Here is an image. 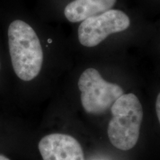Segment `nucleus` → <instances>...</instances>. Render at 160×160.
Wrapping results in <instances>:
<instances>
[{
  "instance_id": "8",
  "label": "nucleus",
  "mask_w": 160,
  "mask_h": 160,
  "mask_svg": "<svg viewBox=\"0 0 160 160\" xmlns=\"http://www.w3.org/2000/svg\"><path fill=\"white\" fill-rule=\"evenodd\" d=\"M0 160H11V159H9L8 158L5 157V156L0 154Z\"/></svg>"
},
{
  "instance_id": "2",
  "label": "nucleus",
  "mask_w": 160,
  "mask_h": 160,
  "mask_svg": "<svg viewBox=\"0 0 160 160\" xmlns=\"http://www.w3.org/2000/svg\"><path fill=\"white\" fill-rule=\"evenodd\" d=\"M108 127L110 142L117 148L128 151L137 145L143 119L141 102L133 93L122 94L111 107Z\"/></svg>"
},
{
  "instance_id": "7",
  "label": "nucleus",
  "mask_w": 160,
  "mask_h": 160,
  "mask_svg": "<svg viewBox=\"0 0 160 160\" xmlns=\"http://www.w3.org/2000/svg\"><path fill=\"white\" fill-rule=\"evenodd\" d=\"M156 111H157V115L160 123V93L158 95L156 101Z\"/></svg>"
},
{
  "instance_id": "5",
  "label": "nucleus",
  "mask_w": 160,
  "mask_h": 160,
  "mask_svg": "<svg viewBox=\"0 0 160 160\" xmlns=\"http://www.w3.org/2000/svg\"><path fill=\"white\" fill-rule=\"evenodd\" d=\"M38 147L43 160H85L81 145L70 135H47L40 140Z\"/></svg>"
},
{
  "instance_id": "3",
  "label": "nucleus",
  "mask_w": 160,
  "mask_h": 160,
  "mask_svg": "<svg viewBox=\"0 0 160 160\" xmlns=\"http://www.w3.org/2000/svg\"><path fill=\"white\" fill-rule=\"evenodd\" d=\"M78 87L83 108L91 114L105 113L124 94L119 85L105 81L94 68L83 71L78 81Z\"/></svg>"
},
{
  "instance_id": "1",
  "label": "nucleus",
  "mask_w": 160,
  "mask_h": 160,
  "mask_svg": "<svg viewBox=\"0 0 160 160\" xmlns=\"http://www.w3.org/2000/svg\"><path fill=\"white\" fill-rule=\"evenodd\" d=\"M8 44L16 74L23 81L39 75L43 63V51L37 33L28 24L15 20L9 26Z\"/></svg>"
},
{
  "instance_id": "4",
  "label": "nucleus",
  "mask_w": 160,
  "mask_h": 160,
  "mask_svg": "<svg viewBox=\"0 0 160 160\" xmlns=\"http://www.w3.org/2000/svg\"><path fill=\"white\" fill-rule=\"evenodd\" d=\"M129 17L119 10H109L82 21L78 29L79 42L85 47H95L112 33L128 28Z\"/></svg>"
},
{
  "instance_id": "6",
  "label": "nucleus",
  "mask_w": 160,
  "mask_h": 160,
  "mask_svg": "<svg viewBox=\"0 0 160 160\" xmlns=\"http://www.w3.org/2000/svg\"><path fill=\"white\" fill-rule=\"evenodd\" d=\"M117 0H73L65 8V16L71 22H79L111 10Z\"/></svg>"
}]
</instances>
